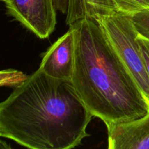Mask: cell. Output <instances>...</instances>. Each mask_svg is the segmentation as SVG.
Here are the masks:
<instances>
[{
	"mask_svg": "<svg viewBox=\"0 0 149 149\" xmlns=\"http://www.w3.org/2000/svg\"><path fill=\"white\" fill-rule=\"evenodd\" d=\"M74 35L72 82L94 117L106 125L143 117L149 103L95 19L69 26Z\"/></svg>",
	"mask_w": 149,
	"mask_h": 149,
	"instance_id": "2",
	"label": "cell"
},
{
	"mask_svg": "<svg viewBox=\"0 0 149 149\" xmlns=\"http://www.w3.org/2000/svg\"><path fill=\"white\" fill-rule=\"evenodd\" d=\"M53 3L56 10H58L63 14H67L68 0H53Z\"/></svg>",
	"mask_w": 149,
	"mask_h": 149,
	"instance_id": "12",
	"label": "cell"
},
{
	"mask_svg": "<svg viewBox=\"0 0 149 149\" xmlns=\"http://www.w3.org/2000/svg\"><path fill=\"white\" fill-rule=\"evenodd\" d=\"M108 149H149V112L139 119L106 125Z\"/></svg>",
	"mask_w": 149,
	"mask_h": 149,
	"instance_id": "6",
	"label": "cell"
},
{
	"mask_svg": "<svg viewBox=\"0 0 149 149\" xmlns=\"http://www.w3.org/2000/svg\"><path fill=\"white\" fill-rule=\"evenodd\" d=\"M97 20L149 103V77L130 15L116 12Z\"/></svg>",
	"mask_w": 149,
	"mask_h": 149,
	"instance_id": "3",
	"label": "cell"
},
{
	"mask_svg": "<svg viewBox=\"0 0 149 149\" xmlns=\"http://www.w3.org/2000/svg\"><path fill=\"white\" fill-rule=\"evenodd\" d=\"M138 42L143 58L144 63L149 77V40L138 35Z\"/></svg>",
	"mask_w": 149,
	"mask_h": 149,
	"instance_id": "11",
	"label": "cell"
},
{
	"mask_svg": "<svg viewBox=\"0 0 149 149\" xmlns=\"http://www.w3.org/2000/svg\"><path fill=\"white\" fill-rule=\"evenodd\" d=\"M116 12L112 0H68L65 22L70 26L83 19L98 20Z\"/></svg>",
	"mask_w": 149,
	"mask_h": 149,
	"instance_id": "7",
	"label": "cell"
},
{
	"mask_svg": "<svg viewBox=\"0 0 149 149\" xmlns=\"http://www.w3.org/2000/svg\"><path fill=\"white\" fill-rule=\"evenodd\" d=\"M28 77L29 76L24 75L23 73L17 70H3L0 73V84L1 86H15L16 87Z\"/></svg>",
	"mask_w": 149,
	"mask_h": 149,
	"instance_id": "10",
	"label": "cell"
},
{
	"mask_svg": "<svg viewBox=\"0 0 149 149\" xmlns=\"http://www.w3.org/2000/svg\"><path fill=\"white\" fill-rule=\"evenodd\" d=\"M74 35L69 28L44 54L39 68L54 79L71 81L74 71Z\"/></svg>",
	"mask_w": 149,
	"mask_h": 149,
	"instance_id": "5",
	"label": "cell"
},
{
	"mask_svg": "<svg viewBox=\"0 0 149 149\" xmlns=\"http://www.w3.org/2000/svg\"><path fill=\"white\" fill-rule=\"evenodd\" d=\"M118 12L133 14L149 9V0H112Z\"/></svg>",
	"mask_w": 149,
	"mask_h": 149,
	"instance_id": "8",
	"label": "cell"
},
{
	"mask_svg": "<svg viewBox=\"0 0 149 149\" xmlns=\"http://www.w3.org/2000/svg\"><path fill=\"white\" fill-rule=\"evenodd\" d=\"M8 13L41 39L47 38L56 26L53 0H1Z\"/></svg>",
	"mask_w": 149,
	"mask_h": 149,
	"instance_id": "4",
	"label": "cell"
},
{
	"mask_svg": "<svg viewBox=\"0 0 149 149\" xmlns=\"http://www.w3.org/2000/svg\"><path fill=\"white\" fill-rule=\"evenodd\" d=\"M130 16L138 35L149 40V9L131 14Z\"/></svg>",
	"mask_w": 149,
	"mask_h": 149,
	"instance_id": "9",
	"label": "cell"
},
{
	"mask_svg": "<svg viewBox=\"0 0 149 149\" xmlns=\"http://www.w3.org/2000/svg\"><path fill=\"white\" fill-rule=\"evenodd\" d=\"M93 117L71 81L38 68L0 104V135L28 149H73Z\"/></svg>",
	"mask_w": 149,
	"mask_h": 149,
	"instance_id": "1",
	"label": "cell"
},
{
	"mask_svg": "<svg viewBox=\"0 0 149 149\" xmlns=\"http://www.w3.org/2000/svg\"><path fill=\"white\" fill-rule=\"evenodd\" d=\"M0 149H13V148H12L11 146H10V144L7 143V142H5V141L1 140V141H0Z\"/></svg>",
	"mask_w": 149,
	"mask_h": 149,
	"instance_id": "13",
	"label": "cell"
}]
</instances>
